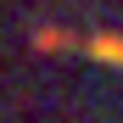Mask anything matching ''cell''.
<instances>
[{
	"mask_svg": "<svg viewBox=\"0 0 123 123\" xmlns=\"http://www.w3.org/2000/svg\"><path fill=\"white\" fill-rule=\"evenodd\" d=\"M84 50H90L95 62H117V67H123V39H117V34H95Z\"/></svg>",
	"mask_w": 123,
	"mask_h": 123,
	"instance_id": "6da1fadb",
	"label": "cell"
},
{
	"mask_svg": "<svg viewBox=\"0 0 123 123\" xmlns=\"http://www.w3.org/2000/svg\"><path fill=\"white\" fill-rule=\"evenodd\" d=\"M34 45H39V50H62V45L73 50L78 39H73V34H62V28H39V34H34Z\"/></svg>",
	"mask_w": 123,
	"mask_h": 123,
	"instance_id": "7a4b0ae2",
	"label": "cell"
}]
</instances>
